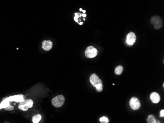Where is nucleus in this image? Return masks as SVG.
Here are the masks:
<instances>
[{
	"label": "nucleus",
	"instance_id": "obj_1",
	"mask_svg": "<svg viewBox=\"0 0 164 123\" xmlns=\"http://www.w3.org/2000/svg\"><path fill=\"white\" fill-rule=\"evenodd\" d=\"M34 105L33 100L30 99L24 100L23 101L19 103L18 108L23 111H27L28 108H32Z\"/></svg>",
	"mask_w": 164,
	"mask_h": 123
},
{
	"label": "nucleus",
	"instance_id": "obj_2",
	"mask_svg": "<svg viewBox=\"0 0 164 123\" xmlns=\"http://www.w3.org/2000/svg\"><path fill=\"white\" fill-rule=\"evenodd\" d=\"M65 98L63 95H60L53 98L52 101V105L56 108H60L64 105Z\"/></svg>",
	"mask_w": 164,
	"mask_h": 123
},
{
	"label": "nucleus",
	"instance_id": "obj_3",
	"mask_svg": "<svg viewBox=\"0 0 164 123\" xmlns=\"http://www.w3.org/2000/svg\"><path fill=\"white\" fill-rule=\"evenodd\" d=\"M151 23L152 24L154 28L156 30H159L163 26V21L161 17L159 16H154L151 19Z\"/></svg>",
	"mask_w": 164,
	"mask_h": 123
},
{
	"label": "nucleus",
	"instance_id": "obj_4",
	"mask_svg": "<svg viewBox=\"0 0 164 123\" xmlns=\"http://www.w3.org/2000/svg\"><path fill=\"white\" fill-rule=\"evenodd\" d=\"M98 54L97 49L93 46H89L87 48L85 51V56L86 57L89 58H94Z\"/></svg>",
	"mask_w": 164,
	"mask_h": 123
},
{
	"label": "nucleus",
	"instance_id": "obj_5",
	"mask_svg": "<svg viewBox=\"0 0 164 123\" xmlns=\"http://www.w3.org/2000/svg\"><path fill=\"white\" fill-rule=\"evenodd\" d=\"M129 105L131 108L134 110H139L141 106L140 101L136 97H133L131 99L130 101H129Z\"/></svg>",
	"mask_w": 164,
	"mask_h": 123
},
{
	"label": "nucleus",
	"instance_id": "obj_6",
	"mask_svg": "<svg viewBox=\"0 0 164 123\" xmlns=\"http://www.w3.org/2000/svg\"><path fill=\"white\" fill-rule=\"evenodd\" d=\"M136 40V36L134 32H130L126 36V43L129 45H133Z\"/></svg>",
	"mask_w": 164,
	"mask_h": 123
},
{
	"label": "nucleus",
	"instance_id": "obj_7",
	"mask_svg": "<svg viewBox=\"0 0 164 123\" xmlns=\"http://www.w3.org/2000/svg\"><path fill=\"white\" fill-rule=\"evenodd\" d=\"M7 99L9 101H15L17 103H20L21 101H23L24 98L23 95L20 94L10 96L8 98H7Z\"/></svg>",
	"mask_w": 164,
	"mask_h": 123
},
{
	"label": "nucleus",
	"instance_id": "obj_8",
	"mask_svg": "<svg viewBox=\"0 0 164 123\" xmlns=\"http://www.w3.org/2000/svg\"><path fill=\"white\" fill-rule=\"evenodd\" d=\"M89 81L92 85L95 87L96 85L102 83V80L99 79L98 77L96 74H92L89 78Z\"/></svg>",
	"mask_w": 164,
	"mask_h": 123
},
{
	"label": "nucleus",
	"instance_id": "obj_9",
	"mask_svg": "<svg viewBox=\"0 0 164 123\" xmlns=\"http://www.w3.org/2000/svg\"><path fill=\"white\" fill-rule=\"evenodd\" d=\"M53 47V43L51 40H44L42 42V48L45 51H50Z\"/></svg>",
	"mask_w": 164,
	"mask_h": 123
},
{
	"label": "nucleus",
	"instance_id": "obj_10",
	"mask_svg": "<svg viewBox=\"0 0 164 123\" xmlns=\"http://www.w3.org/2000/svg\"><path fill=\"white\" fill-rule=\"evenodd\" d=\"M150 98L151 101H152V103H154V104H158L161 99L160 96L159 95V94L156 93V92H153V93H151L150 96Z\"/></svg>",
	"mask_w": 164,
	"mask_h": 123
},
{
	"label": "nucleus",
	"instance_id": "obj_11",
	"mask_svg": "<svg viewBox=\"0 0 164 123\" xmlns=\"http://www.w3.org/2000/svg\"><path fill=\"white\" fill-rule=\"evenodd\" d=\"M146 121H147L148 123H161L160 121L156 120L155 117L153 115H149Z\"/></svg>",
	"mask_w": 164,
	"mask_h": 123
},
{
	"label": "nucleus",
	"instance_id": "obj_12",
	"mask_svg": "<svg viewBox=\"0 0 164 123\" xmlns=\"http://www.w3.org/2000/svg\"><path fill=\"white\" fill-rule=\"evenodd\" d=\"M9 105H10V101H8L7 100V98H5V99H3V101L0 104V110H1L2 108H5L9 106Z\"/></svg>",
	"mask_w": 164,
	"mask_h": 123
},
{
	"label": "nucleus",
	"instance_id": "obj_13",
	"mask_svg": "<svg viewBox=\"0 0 164 123\" xmlns=\"http://www.w3.org/2000/svg\"><path fill=\"white\" fill-rule=\"evenodd\" d=\"M41 119V116L40 114H37L34 115L32 118V121L34 123H38Z\"/></svg>",
	"mask_w": 164,
	"mask_h": 123
},
{
	"label": "nucleus",
	"instance_id": "obj_14",
	"mask_svg": "<svg viewBox=\"0 0 164 123\" xmlns=\"http://www.w3.org/2000/svg\"><path fill=\"white\" fill-rule=\"evenodd\" d=\"M123 71V67L122 66L119 65V66H117L116 67V69H115V73L117 75H120L122 74Z\"/></svg>",
	"mask_w": 164,
	"mask_h": 123
},
{
	"label": "nucleus",
	"instance_id": "obj_15",
	"mask_svg": "<svg viewBox=\"0 0 164 123\" xmlns=\"http://www.w3.org/2000/svg\"><path fill=\"white\" fill-rule=\"evenodd\" d=\"M103 85L102 83H100L97 84L95 86V87L96 88V89L98 92H100L103 90Z\"/></svg>",
	"mask_w": 164,
	"mask_h": 123
},
{
	"label": "nucleus",
	"instance_id": "obj_16",
	"mask_svg": "<svg viewBox=\"0 0 164 123\" xmlns=\"http://www.w3.org/2000/svg\"><path fill=\"white\" fill-rule=\"evenodd\" d=\"M100 121L102 123H108L109 122V120L108 118L106 117H102L100 118Z\"/></svg>",
	"mask_w": 164,
	"mask_h": 123
},
{
	"label": "nucleus",
	"instance_id": "obj_17",
	"mask_svg": "<svg viewBox=\"0 0 164 123\" xmlns=\"http://www.w3.org/2000/svg\"><path fill=\"white\" fill-rule=\"evenodd\" d=\"M5 110H9V111H11V110H12L14 109V106H11V105H9V106H7V108H5Z\"/></svg>",
	"mask_w": 164,
	"mask_h": 123
},
{
	"label": "nucleus",
	"instance_id": "obj_18",
	"mask_svg": "<svg viewBox=\"0 0 164 123\" xmlns=\"http://www.w3.org/2000/svg\"><path fill=\"white\" fill-rule=\"evenodd\" d=\"M160 116L161 117H163L164 116V110H162L160 111Z\"/></svg>",
	"mask_w": 164,
	"mask_h": 123
},
{
	"label": "nucleus",
	"instance_id": "obj_19",
	"mask_svg": "<svg viewBox=\"0 0 164 123\" xmlns=\"http://www.w3.org/2000/svg\"><path fill=\"white\" fill-rule=\"evenodd\" d=\"M74 20L76 22H78V19L77 18V16H75V17H74Z\"/></svg>",
	"mask_w": 164,
	"mask_h": 123
},
{
	"label": "nucleus",
	"instance_id": "obj_20",
	"mask_svg": "<svg viewBox=\"0 0 164 123\" xmlns=\"http://www.w3.org/2000/svg\"><path fill=\"white\" fill-rule=\"evenodd\" d=\"M82 16L83 17H87V14H82Z\"/></svg>",
	"mask_w": 164,
	"mask_h": 123
},
{
	"label": "nucleus",
	"instance_id": "obj_21",
	"mask_svg": "<svg viewBox=\"0 0 164 123\" xmlns=\"http://www.w3.org/2000/svg\"><path fill=\"white\" fill-rule=\"evenodd\" d=\"M79 24L80 25H82L83 24V22H80V23H79Z\"/></svg>",
	"mask_w": 164,
	"mask_h": 123
},
{
	"label": "nucleus",
	"instance_id": "obj_22",
	"mask_svg": "<svg viewBox=\"0 0 164 123\" xmlns=\"http://www.w3.org/2000/svg\"><path fill=\"white\" fill-rule=\"evenodd\" d=\"M82 11H83V13H85V12H86V11H85V10H83Z\"/></svg>",
	"mask_w": 164,
	"mask_h": 123
},
{
	"label": "nucleus",
	"instance_id": "obj_23",
	"mask_svg": "<svg viewBox=\"0 0 164 123\" xmlns=\"http://www.w3.org/2000/svg\"><path fill=\"white\" fill-rule=\"evenodd\" d=\"M75 16L78 15V13H75Z\"/></svg>",
	"mask_w": 164,
	"mask_h": 123
},
{
	"label": "nucleus",
	"instance_id": "obj_24",
	"mask_svg": "<svg viewBox=\"0 0 164 123\" xmlns=\"http://www.w3.org/2000/svg\"><path fill=\"white\" fill-rule=\"evenodd\" d=\"M79 10H80V11H83V9H82L81 8V9H79Z\"/></svg>",
	"mask_w": 164,
	"mask_h": 123
},
{
	"label": "nucleus",
	"instance_id": "obj_25",
	"mask_svg": "<svg viewBox=\"0 0 164 123\" xmlns=\"http://www.w3.org/2000/svg\"><path fill=\"white\" fill-rule=\"evenodd\" d=\"M82 14H81L80 15V16L79 17H82Z\"/></svg>",
	"mask_w": 164,
	"mask_h": 123
},
{
	"label": "nucleus",
	"instance_id": "obj_26",
	"mask_svg": "<svg viewBox=\"0 0 164 123\" xmlns=\"http://www.w3.org/2000/svg\"></svg>",
	"mask_w": 164,
	"mask_h": 123
}]
</instances>
